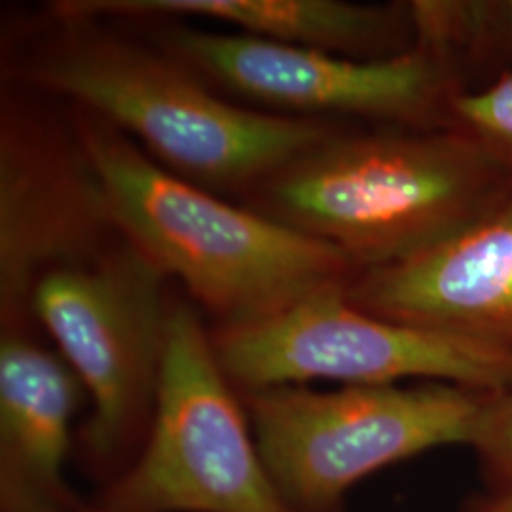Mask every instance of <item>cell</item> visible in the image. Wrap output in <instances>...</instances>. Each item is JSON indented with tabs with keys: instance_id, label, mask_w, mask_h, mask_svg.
<instances>
[{
	"instance_id": "6da1fadb",
	"label": "cell",
	"mask_w": 512,
	"mask_h": 512,
	"mask_svg": "<svg viewBox=\"0 0 512 512\" xmlns=\"http://www.w3.org/2000/svg\"><path fill=\"white\" fill-rule=\"evenodd\" d=\"M57 21L18 69L27 86L101 116L211 194L243 200L294 156L351 128L241 107L165 48L99 29L93 19Z\"/></svg>"
},
{
	"instance_id": "7a4b0ae2",
	"label": "cell",
	"mask_w": 512,
	"mask_h": 512,
	"mask_svg": "<svg viewBox=\"0 0 512 512\" xmlns=\"http://www.w3.org/2000/svg\"><path fill=\"white\" fill-rule=\"evenodd\" d=\"M69 120L122 238L181 281L217 327L256 323L346 289L359 272L329 243L167 171L101 116L74 107Z\"/></svg>"
},
{
	"instance_id": "3957f363",
	"label": "cell",
	"mask_w": 512,
	"mask_h": 512,
	"mask_svg": "<svg viewBox=\"0 0 512 512\" xmlns=\"http://www.w3.org/2000/svg\"><path fill=\"white\" fill-rule=\"evenodd\" d=\"M512 175L452 129H342L256 184L243 205L348 256L393 264L454 236Z\"/></svg>"
},
{
	"instance_id": "277c9868",
	"label": "cell",
	"mask_w": 512,
	"mask_h": 512,
	"mask_svg": "<svg viewBox=\"0 0 512 512\" xmlns=\"http://www.w3.org/2000/svg\"><path fill=\"white\" fill-rule=\"evenodd\" d=\"M238 393L283 499L296 512H340L366 476L440 446H471L495 391L421 382Z\"/></svg>"
},
{
	"instance_id": "5b68a950",
	"label": "cell",
	"mask_w": 512,
	"mask_h": 512,
	"mask_svg": "<svg viewBox=\"0 0 512 512\" xmlns=\"http://www.w3.org/2000/svg\"><path fill=\"white\" fill-rule=\"evenodd\" d=\"M165 281L122 238L88 262L44 275L31 296V311L92 397L80 439L97 475H122L147 440L169 332Z\"/></svg>"
},
{
	"instance_id": "8992f818",
	"label": "cell",
	"mask_w": 512,
	"mask_h": 512,
	"mask_svg": "<svg viewBox=\"0 0 512 512\" xmlns=\"http://www.w3.org/2000/svg\"><path fill=\"white\" fill-rule=\"evenodd\" d=\"M120 512H296L256 446L238 389L220 368L211 332L171 298L164 370L147 440L110 482Z\"/></svg>"
},
{
	"instance_id": "52a82bcc",
	"label": "cell",
	"mask_w": 512,
	"mask_h": 512,
	"mask_svg": "<svg viewBox=\"0 0 512 512\" xmlns=\"http://www.w3.org/2000/svg\"><path fill=\"white\" fill-rule=\"evenodd\" d=\"M344 291L311 296L256 323L209 330L230 384L253 391L313 380L387 385L416 378L511 389V351L370 315L351 306Z\"/></svg>"
},
{
	"instance_id": "ba28073f",
	"label": "cell",
	"mask_w": 512,
	"mask_h": 512,
	"mask_svg": "<svg viewBox=\"0 0 512 512\" xmlns=\"http://www.w3.org/2000/svg\"><path fill=\"white\" fill-rule=\"evenodd\" d=\"M164 48L205 82L300 118L446 129L448 103L465 90L454 65L423 44L384 61H357L243 33L171 27Z\"/></svg>"
},
{
	"instance_id": "9c48e42d",
	"label": "cell",
	"mask_w": 512,
	"mask_h": 512,
	"mask_svg": "<svg viewBox=\"0 0 512 512\" xmlns=\"http://www.w3.org/2000/svg\"><path fill=\"white\" fill-rule=\"evenodd\" d=\"M122 234L71 120L4 95L0 122V315L23 325L38 281L88 262Z\"/></svg>"
},
{
	"instance_id": "30bf717a",
	"label": "cell",
	"mask_w": 512,
	"mask_h": 512,
	"mask_svg": "<svg viewBox=\"0 0 512 512\" xmlns=\"http://www.w3.org/2000/svg\"><path fill=\"white\" fill-rule=\"evenodd\" d=\"M344 296L387 321L512 353V190L454 236L357 272Z\"/></svg>"
},
{
	"instance_id": "8fae6325",
	"label": "cell",
	"mask_w": 512,
	"mask_h": 512,
	"mask_svg": "<svg viewBox=\"0 0 512 512\" xmlns=\"http://www.w3.org/2000/svg\"><path fill=\"white\" fill-rule=\"evenodd\" d=\"M23 327H2L0 338V505L2 512L73 511L63 467L84 385Z\"/></svg>"
},
{
	"instance_id": "7c38bea8",
	"label": "cell",
	"mask_w": 512,
	"mask_h": 512,
	"mask_svg": "<svg viewBox=\"0 0 512 512\" xmlns=\"http://www.w3.org/2000/svg\"><path fill=\"white\" fill-rule=\"evenodd\" d=\"M52 10L61 19H213L249 37L357 61L399 57L418 44L410 2L65 0Z\"/></svg>"
},
{
	"instance_id": "4fadbf2b",
	"label": "cell",
	"mask_w": 512,
	"mask_h": 512,
	"mask_svg": "<svg viewBox=\"0 0 512 512\" xmlns=\"http://www.w3.org/2000/svg\"><path fill=\"white\" fill-rule=\"evenodd\" d=\"M418 44L437 50L465 90H475L512 67V0H414Z\"/></svg>"
},
{
	"instance_id": "5bb4252c",
	"label": "cell",
	"mask_w": 512,
	"mask_h": 512,
	"mask_svg": "<svg viewBox=\"0 0 512 512\" xmlns=\"http://www.w3.org/2000/svg\"><path fill=\"white\" fill-rule=\"evenodd\" d=\"M446 129L459 133L512 175V67L480 88L454 93Z\"/></svg>"
},
{
	"instance_id": "9a60e30c",
	"label": "cell",
	"mask_w": 512,
	"mask_h": 512,
	"mask_svg": "<svg viewBox=\"0 0 512 512\" xmlns=\"http://www.w3.org/2000/svg\"><path fill=\"white\" fill-rule=\"evenodd\" d=\"M471 448L488 490H512V387L492 395Z\"/></svg>"
},
{
	"instance_id": "2e32d148",
	"label": "cell",
	"mask_w": 512,
	"mask_h": 512,
	"mask_svg": "<svg viewBox=\"0 0 512 512\" xmlns=\"http://www.w3.org/2000/svg\"><path fill=\"white\" fill-rule=\"evenodd\" d=\"M465 512H512V490H488L473 497Z\"/></svg>"
},
{
	"instance_id": "e0dca14e",
	"label": "cell",
	"mask_w": 512,
	"mask_h": 512,
	"mask_svg": "<svg viewBox=\"0 0 512 512\" xmlns=\"http://www.w3.org/2000/svg\"><path fill=\"white\" fill-rule=\"evenodd\" d=\"M65 512H120V511H116V509H110V507H105V505H103V507H101V509H95V511H65Z\"/></svg>"
}]
</instances>
